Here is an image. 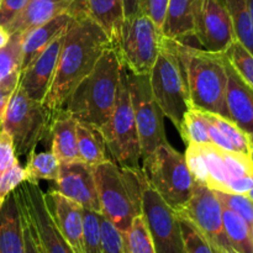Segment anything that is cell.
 <instances>
[{"instance_id": "obj_25", "label": "cell", "mask_w": 253, "mask_h": 253, "mask_svg": "<svg viewBox=\"0 0 253 253\" xmlns=\"http://www.w3.org/2000/svg\"><path fill=\"white\" fill-rule=\"evenodd\" d=\"M77 141H78L79 161L93 167L110 160L106 156V146L98 128L78 121L77 124Z\"/></svg>"}, {"instance_id": "obj_49", "label": "cell", "mask_w": 253, "mask_h": 253, "mask_svg": "<svg viewBox=\"0 0 253 253\" xmlns=\"http://www.w3.org/2000/svg\"><path fill=\"white\" fill-rule=\"evenodd\" d=\"M125 16H131L138 11V0H124Z\"/></svg>"}, {"instance_id": "obj_47", "label": "cell", "mask_w": 253, "mask_h": 253, "mask_svg": "<svg viewBox=\"0 0 253 253\" xmlns=\"http://www.w3.org/2000/svg\"><path fill=\"white\" fill-rule=\"evenodd\" d=\"M207 118V116H205ZM209 121V120H208ZM208 132H209V137H210V143L215 145L216 147L221 148L224 151H234V147L230 143V141L225 137L224 133L209 121V126H208ZM236 152V151H235Z\"/></svg>"}, {"instance_id": "obj_45", "label": "cell", "mask_w": 253, "mask_h": 253, "mask_svg": "<svg viewBox=\"0 0 253 253\" xmlns=\"http://www.w3.org/2000/svg\"><path fill=\"white\" fill-rule=\"evenodd\" d=\"M20 208V207H19ZM21 211V209H20ZM22 216V226H24V240H25V253H43L40 246V242L37 240L32 225L30 224L26 215L21 211Z\"/></svg>"}, {"instance_id": "obj_26", "label": "cell", "mask_w": 253, "mask_h": 253, "mask_svg": "<svg viewBox=\"0 0 253 253\" xmlns=\"http://www.w3.org/2000/svg\"><path fill=\"white\" fill-rule=\"evenodd\" d=\"M22 64V35H11L0 49V85H17Z\"/></svg>"}, {"instance_id": "obj_34", "label": "cell", "mask_w": 253, "mask_h": 253, "mask_svg": "<svg viewBox=\"0 0 253 253\" xmlns=\"http://www.w3.org/2000/svg\"><path fill=\"white\" fill-rule=\"evenodd\" d=\"M178 214V212H177ZM182 230L183 252L184 253H220L195 227V225L183 215L178 214Z\"/></svg>"}, {"instance_id": "obj_23", "label": "cell", "mask_w": 253, "mask_h": 253, "mask_svg": "<svg viewBox=\"0 0 253 253\" xmlns=\"http://www.w3.org/2000/svg\"><path fill=\"white\" fill-rule=\"evenodd\" d=\"M85 12L108 35L116 46L125 20L124 0H82Z\"/></svg>"}, {"instance_id": "obj_13", "label": "cell", "mask_w": 253, "mask_h": 253, "mask_svg": "<svg viewBox=\"0 0 253 253\" xmlns=\"http://www.w3.org/2000/svg\"><path fill=\"white\" fill-rule=\"evenodd\" d=\"M177 212L189 219L220 253H236L227 240L222 220V205L214 190L195 182L189 202Z\"/></svg>"}, {"instance_id": "obj_4", "label": "cell", "mask_w": 253, "mask_h": 253, "mask_svg": "<svg viewBox=\"0 0 253 253\" xmlns=\"http://www.w3.org/2000/svg\"><path fill=\"white\" fill-rule=\"evenodd\" d=\"M142 168L121 167L111 158L95 167L100 214L123 234L142 215Z\"/></svg>"}, {"instance_id": "obj_3", "label": "cell", "mask_w": 253, "mask_h": 253, "mask_svg": "<svg viewBox=\"0 0 253 253\" xmlns=\"http://www.w3.org/2000/svg\"><path fill=\"white\" fill-rule=\"evenodd\" d=\"M187 78L192 108L230 119L226 106L227 74L225 54L177 41Z\"/></svg>"}, {"instance_id": "obj_9", "label": "cell", "mask_w": 253, "mask_h": 253, "mask_svg": "<svg viewBox=\"0 0 253 253\" xmlns=\"http://www.w3.org/2000/svg\"><path fill=\"white\" fill-rule=\"evenodd\" d=\"M162 30L145 14L126 16L116 49L124 66L133 74L148 76L162 46Z\"/></svg>"}, {"instance_id": "obj_17", "label": "cell", "mask_w": 253, "mask_h": 253, "mask_svg": "<svg viewBox=\"0 0 253 253\" xmlns=\"http://www.w3.org/2000/svg\"><path fill=\"white\" fill-rule=\"evenodd\" d=\"M46 197L62 236L74 253H84L83 208L52 189Z\"/></svg>"}, {"instance_id": "obj_37", "label": "cell", "mask_w": 253, "mask_h": 253, "mask_svg": "<svg viewBox=\"0 0 253 253\" xmlns=\"http://www.w3.org/2000/svg\"><path fill=\"white\" fill-rule=\"evenodd\" d=\"M98 219L100 225L103 253H126L123 232L119 231L115 225L109 221L100 212H98Z\"/></svg>"}, {"instance_id": "obj_32", "label": "cell", "mask_w": 253, "mask_h": 253, "mask_svg": "<svg viewBox=\"0 0 253 253\" xmlns=\"http://www.w3.org/2000/svg\"><path fill=\"white\" fill-rule=\"evenodd\" d=\"M124 241L127 253H156L152 237L142 215L133 219L128 231L124 234Z\"/></svg>"}, {"instance_id": "obj_44", "label": "cell", "mask_w": 253, "mask_h": 253, "mask_svg": "<svg viewBox=\"0 0 253 253\" xmlns=\"http://www.w3.org/2000/svg\"><path fill=\"white\" fill-rule=\"evenodd\" d=\"M27 0H1L0 1V26L6 27L26 5Z\"/></svg>"}, {"instance_id": "obj_50", "label": "cell", "mask_w": 253, "mask_h": 253, "mask_svg": "<svg viewBox=\"0 0 253 253\" xmlns=\"http://www.w3.org/2000/svg\"><path fill=\"white\" fill-rule=\"evenodd\" d=\"M10 37L11 35L9 34V31L4 26H0V49L6 46L7 42L10 41Z\"/></svg>"}, {"instance_id": "obj_21", "label": "cell", "mask_w": 253, "mask_h": 253, "mask_svg": "<svg viewBox=\"0 0 253 253\" xmlns=\"http://www.w3.org/2000/svg\"><path fill=\"white\" fill-rule=\"evenodd\" d=\"M78 120L66 109H61L54 116L51 128V152L59 163L79 161L77 141Z\"/></svg>"}, {"instance_id": "obj_8", "label": "cell", "mask_w": 253, "mask_h": 253, "mask_svg": "<svg viewBox=\"0 0 253 253\" xmlns=\"http://www.w3.org/2000/svg\"><path fill=\"white\" fill-rule=\"evenodd\" d=\"M143 172L156 192L175 211L189 202L194 189V178L184 155L169 143L160 146L148 160L143 161Z\"/></svg>"}, {"instance_id": "obj_33", "label": "cell", "mask_w": 253, "mask_h": 253, "mask_svg": "<svg viewBox=\"0 0 253 253\" xmlns=\"http://www.w3.org/2000/svg\"><path fill=\"white\" fill-rule=\"evenodd\" d=\"M208 120L211 124H214L220 131L225 135V137L230 141V143L234 147V151L240 153H244V155L250 156V137L249 133L245 132L242 128H240L234 121H231L230 119L224 118V116H220L217 114H211V113H205Z\"/></svg>"}, {"instance_id": "obj_54", "label": "cell", "mask_w": 253, "mask_h": 253, "mask_svg": "<svg viewBox=\"0 0 253 253\" xmlns=\"http://www.w3.org/2000/svg\"><path fill=\"white\" fill-rule=\"evenodd\" d=\"M252 234H253V227H252Z\"/></svg>"}, {"instance_id": "obj_1", "label": "cell", "mask_w": 253, "mask_h": 253, "mask_svg": "<svg viewBox=\"0 0 253 253\" xmlns=\"http://www.w3.org/2000/svg\"><path fill=\"white\" fill-rule=\"evenodd\" d=\"M109 44L113 43L108 35L89 17L82 0H78L73 19L64 34L53 81L42 103L52 123L56 114L64 108L72 91L90 73Z\"/></svg>"}, {"instance_id": "obj_18", "label": "cell", "mask_w": 253, "mask_h": 253, "mask_svg": "<svg viewBox=\"0 0 253 253\" xmlns=\"http://www.w3.org/2000/svg\"><path fill=\"white\" fill-rule=\"evenodd\" d=\"M225 66L227 74L226 106L230 120L246 133L253 135V88L239 76L226 56Z\"/></svg>"}, {"instance_id": "obj_39", "label": "cell", "mask_w": 253, "mask_h": 253, "mask_svg": "<svg viewBox=\"0 0 253 253\" xmlns=\"http://www.w3.org/2000/svg\"><path fill=\"white\" fill-rule=\"evenodd\" d=\"M184 157L188 168H189L195 182L207 185L208 168L204 158V153H203L202 150V145H198V143H188Z\"/></svg>"}, {"instance_id": "obj_28", "label": "cell", "mask_w": 253, "mask_h": 253, "mask_svg": "<svg viewBox=\"0 0 253 253\" xmlns=\"http://www.w3.org/2000/svg\"><path fill=\"white\" fill-rule=\"evenodd\" d=\"M202 150L208 168L207 187L217 192L227 193L231 177L222 157V150L212 143H203Z\"/></svg>"}, {"instance_id": "obj_27", "label": "cell", "mask_w": 253, "mask_h": 253, "mask_svg": "<svg viewBox=\"0 0 253 253\" xmlns=\"http://www.w3.org/2000/svg\"><path fill=\"white\" fill-rule=\"evenodd\" d=\"M222 220L232 250L236 253H253V234L250 225L241 216L224 207Z\"/></svg>"}, {"instance_id": "obj_52", "label": "cell", "mask_w": 253, "mask_h": 253, "mask_svg": "<svg viewBox=\"0 0 253 253\" xmlns=\"http://www.w3.org/2000/svg\"><path fill=\"white\" fill-rule=\"evenodd\" d=\"M250 137V158L253 163V135H249Z\"/></svg>"}, {"instance_id": "obj_22", "label": "cell", "mask_w": 253, "mask_h": 253, "mask_svg": "<svg viewBox=\"0 0 253 253\" xmlns=\"http://www.w3.org/2000/svg\"><path fill=\"white\" fill-rule=\"evenodd\" d=\"M0 253H25L22 216L14 193L0 208Z\"/></svg>"}, {"instance_id": "obj_53", "label": "cell", "mask_w": 253, "mask_h": 253, "mask_svg": "<svg viewBox=\"0 0 253 253\" xmlns=\"http://www.w3.org/2000/svg\"><path fill=\"white\" fill-rule=\"evenodd\" d=\"M247 197H249L251 200H253V187H252V189L249 192V194H247Z\"/></svg>"}, {"instance_id": "obj_55", "label": "cell", "mask_w": 253, "mask_h": 253, "mask_svg": "<svg viewBox=\"0 0 253 253\" xmlns=\"http://www.w3.org/2000/svg\"><path fill=\"white\" fill-rule=\"evenodd\" d=\"M125 252H126V247H125ZM126 253H127V252H126Z\"/></svg>"}, {"instance_id": "obj_7", "label": "cell", "mask_w": 253, "mask_h": 253, "mask_svg": "<svg viewBox=\"0 0 253 253\" xmlns=\"http://www.w3.org/2000/svg\"><path fill=\"white\" fill-rule=\"evenodd\" d=\"M99 132L111 160L121 167L140 168L141 148L128 89L127 68L123 64L118 98L113 114Z\"/></svg>"}, {"instance_id": "obj_15", "label": "cell", "mask_w": 253, "mask_h": 253, "mask_svg": "<svg viewBox=\"0 0 253 253\" xmlns=\"http://www.w3.org/2000/svg\"><path fill=\"white\" fill-rule=\"evenodd\" d=\"M52 190L78 203L83 209L100 212L95 167L82 161L59 163V173Z\"/></svg>"}, {"instance_id": "obj_14", "label": "cell", "mask_w": 253, "mask_h": 253, "mask_svg": "<svg viewBox=\"0 0 253 253\" xmlns=\"http://www.w3.org/2000/svg\"><path fill=\"white\" fill-rule=\"evenodd\" d=\"M194 37L203 49L225 53L236 40L225 0H197Z\"/></svg>"}, {"instance_id": "obj_40", "label": "cell", "mask_w": 253, "mask_h": 253, "mask_svg": "<svg viewBox=\"0 0 253 253\" xmlns=\"http://www.w3.org/2000/svg\"><path fill=\"white\" fill-rule=\"evenodd\" d=\"M222 157H224L225 165H226L231 179L253 175V163L250 156L235 152V151L222 150Z\"/></svg>"}, {"instance_id": "obj_38", "label": "cell", "mask_w": 253, "mask_h": 253, "mask_svg": "<svg viewBox=\"0 0 253 253\" xmlns=\"http://www.w3.org/2000/svg\"><path fill=\"white\" fill-rule=\"evenodd\" d=\"M84 253H103L98 212L83 209Z\"/></svg>"}, {"instance_id": "obj_19", "label": "cell", "mask_w": 253, "mask_h": 253, "mask_svg": "<svg viewBox=\"0 0 253 253\" xmlns=\"http://www.w3.org/2000/svg\"><path fill=\"white\" fill-rule=\"evenodd\" d=\"M77 0H27L20 14L5 29L10 35L25 34L53 17L72 11Z\"/></svg>"}, {"instance_id": "obj_43", "label": "cell", "mask_w": 253, "mask_h": 253, "mask_svg": "<svg viewBox=\"0 0 253 253\" xmlns=\"http://www.w3.org/2000/svg\"><path fill=\"white\" fill-rule=\"evenodd\" d=\"M19 162L15 155L12 140L5 131L0 130V177Z\"/></svg>"}, {"instance_id": "obj_42", "label": "cell", "mask_w": 253, "mask_h": 253, "mask_svg": "<svg viewBox=\"0 0 253 253\" xmlns=\"http://www.w3.org/2000/svg\"><path fill=\"white\" fill-rule=\"evenodd\" d=\"M168 0H138V11L145 14L162 30L167 12Z\"/></svg>"}, {"instance_id": "obj_30", "label": "cell", "mask_w": 253, "mask_h": 253, "mask_svg": "<svg viewBox=\"0 0 253 253\" xmlns=\"http://www.w3.org/2000/svg\"><path fill=\"white\" fill-rule=\"evenodd\" d=\"M231 15L232 26L237 41L253 54V21L246 0H225Z\"/></svg>"}, {"instance_id": "obj_35", "label": "cell", "mask_w": 253, "mask_h": 253, "mask_svg": "<svg viewBox=\"0 0 253 253\" xmlns=\"http://www.w3.org/2000/svg\"><path fill=\"white\" fill-rule=\"evenodd\" d=\"M225 56L239 76L253 88V54L251 52L235 40L234 43L225 52Z\"/></svg>"}, {"instance_id": "obj_5", "label": "cell", "mask_w": 253, "mask_h": 253, "mask_svg": "<svg viewBox=\"0 0 253 253\" xmlns=\"http://www.w3.org/2000/svg\"><path fill=\"white\" fill-rule=\"evenodd\" d=\"M151 90L163 115L179 128L185 111L192 108L185 71L177 41L165 37L157 59L148 74Z\"/></svg>"}, {"instance_id": "obj_31", "label": "cell", "mask_w": 253, "mask_h": 253, "mask_svg": "<svg viewBox=\"0 0 253 253\" xmlns=\"http://www.w3.org/2000/svg\"><path fill=\"white\" fill-rule=\"evenodd\" d=\"M208 126L209 121L205 118L204 111L190 108L185 111L178 131L187 145L188 143L203 145V143H210Z\"/></svg>"}, {"instance_id": "obj_12", "label": "cell", "mask_w": 253, "mask_h": 253, "mask_svg": "<svg viewBox=\"0 0 253 253\" xmlns=\"http://www.w3.org/2000/svg\"><path fill=\"white\" fill-rule=\"evenodd\" d=\"M141 194L142 216L152 237L156 253H184L179 216L156 192L145 172Z\"/></svg>"}, {"instance_id": "obj_2", "label": "cell", "mask_w": 253, "mask_h": 253, "mask_svg": "<svg viewBox=\"0 0 253 253\" xmlns=\"http://www.w3.org/2000/svg\"><path fill=\"white\" fill-rule=\"evenodd\" d=\"M121 62L114 44L104 49L90 73L82 79L64 108L78 121L100 128L113 114L121 78Z\"/></svg>"}, {"instance_id": "obj_11", "label": "cell", "mask_w": 253, "mask_h": 253, "mask_svg": "<svg viewBox=\"0 0 253 253\" xmlns=\"http://www.w3.org/2000/svg\"><path fill=\"white\" fill-rule=\"evenodd\" d=\"M16 202L32 225L43 253H74L54 221L48 200L39 184L24 180L15 188Z\"/></svg>"}, {"instance_id": "obj_41", "label": "cell", "mask_w": 253, "mask_h": 253, "mask_svg": "<svg viewBox=\"0 0 253 253\" xmlns=\"http://www.w3.org/2000/svg\"><path fill=\"white\" fill-rule=\"evenodd\" d=\"M25 180V170L19 162L15 163L0 177V208L5 203L15 188Z\"/></svg>"}, {"instance_id": "obj_6", "label": "cell", "mask_w": 253, "mask_h": 253, "mask_svg": "<svg viewBox=\"0 0 253 253\" xmlns=\"http://www.w3.org/2000/svg\"><path fill=\"white\" fill-rule=\"evenodd\" d=\"M52 119L43 104L30 98L17 83L0 128L11 137L15 155L29 156L42 141H49Z\"/></svg>"}, {"instance_id": "obj_20", "label": "cell", "mask_w": 253, "mask_h": 253, "mask_svg": "<svg viewBox=\"0 0 253 253\" xmlns=\"http://www.w3.org/2000/svg\"><path fill=\"white\" fill-rule=\"evenodd\" d=\"M73 10L63 12L49 21L22 34L21 71L26 68L56 37L66 31L73 19Z\"/></svg>"}, {"instance_id": "obj_29", "label": "cell", "mask_w": 253, "mask_h": 253, "mask_svg": "<svg viewBox=\"0 0 253 253\" xmlns=\"http://www.w3.org/2000/svg\"><path fill=\"white\" fill-rule=\"evenodd\" d=\"M25 170V180L34 184H39L41 180L57 179L59 173V161L54 157L51 151L39 152L32 151L27 156V163Z\"/></svg>"}, {"instance_id": "obj_56", "label": "cell", "mask_w": 253, "mask_h": 253, "mask_svg": "<svg viewBox=\"0 0 253 253\" xmlns=\"http://www.w3.org/2000/svg\"><path fill=\"white\" fill-rule=\"evenodd\" d=\"M0 1H1V0H0Z\"/></svg>"}, {"instance_id": "obj_24", "label": "cell", "mask_w": 253, "mask_h": 253, "mask_svg": "<svg viewBox=\"0 0 253 253\" xmlns=\"http://www.w3.org/2000/svg\"><path fill=\"white\" fill-rule=\"evenodd\" d=\"M195 5L197 0H168L162 26L165 37L184 41L187 37L194 36Z\"/></svg>"}, {"instance_id": "obj_10", "label": "cell", "mask_w": 253, "mask_h": 253, "mask_svg": "<svg viewBox=\"0 0 253 253\" xmlns=\"http://www.w3.org/2000/svg\"><path fill=\"white\" fill-rule=\"evenodd\" d=\"M128 89L140 140L141 158L148 160L160 146L167 143L163 113L151 90L148 76H137L127 69Z\"/></svg>"}, {"instance_id": "obj_36", "label": "cell", "mask_w": 253, "mask_h": 253, "mask_svg": "<svg viewBox=\"0 0 253 253\" xmlns=\"http://www.w3.org/2000/svg\"><path fill=\"white\" fill-rule=\"evenodd\" d=\"M215 195L221 203V205L226 209L231 210L235 214L241 216L250 227H253V200L250 199L247 195L232 194V193L217 192L214 190Z\"/></svg>"}, {"instance_id": "obj_16", "label": "cell", "mask_w": 253, "mask_h": 253, "mask_svg": "<svg viewBox=\"0 0 253 253\" xmlns=\"http://www.w3.org/2000/svg\"><path fill=\"white\" fill-rule=\"evenodd\" d=\"M62 32L20 73L19 85L34 100L43 103L49 90L64 41Z\"/></svg>"}, {"instance_id": "obj_51", "label": "cell", "mask_w": 253, "mask_h": 253, "mask_svg": "<svg viewBox=\"0 0 253 253\" xmlns=\"http://www.w3.org/2000/svg\"><path fill=\"white\" fill-rule=\"evenodd\" d=\"M246 5H247V9H249L250 16H251L253 21V0H246Z\"/></svg>"}, {"instance_id": "obj_46", "label": "cell", "mask_w": 253, "mask_h": 253, "mask_svg": "<svg viewBox=\"0 0 253 253\" xmlns=\"http://www.w3.org/2000/svg\"><path fill=\"white\" fill-rule=\"evenodd\" d=\"M253 187V175H247V177H240L234 178L230 180L229 189L227 193H232V194H240V195H247L250 190Z\"/></svg>"}, {"instance_id": "obj_48", "label": "cell", "mask_w": 253, "mask_h": 253, "mask_svg": "<svg viewBox=\"0 0 253 253\" xmlns=\"http://www.w3.org/2000/svg\"><path fill=\"white\" fill-rule=\"evenodd\" d=\"M16 85H0V126H1L2 119H4L5 110L9 104L10 96L15 90Z\"/></svg>"}]
</instances>
